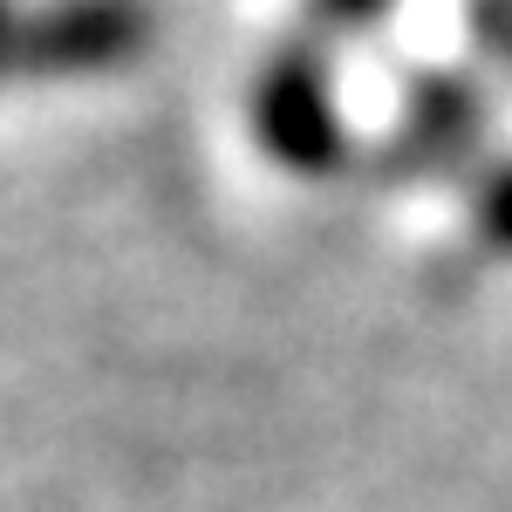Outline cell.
<instances>
[{"label":"cell","instance_id":"1","mask_svg":"<svg viewBox=\"0 0 512 512\" xmlns=\"http://www.w3.org/2000/svg\"><path fill=\"white\" fill-rule=\"evenodd\" d=\"M151 35V21L130 7V0H62L48 7L35 28H21L14 48L28 69H55V76H76V69H117L130 62Z\"/></svg>","mask_w":512,"mask_h":512},{"label":"cell","instance_id":"2","mask_svg":"<svg viewBox=\"0 0 512 512\" xmlns=\"http://www.w3.org/2000/svg\"><path fill=\"white\" fill-rule=\"evenodd\" d=\"M260 144L294 171H321L342 151V123L328 103V76L308 55H280L260 82Z\"/></svg>","mask_w":512,"mask_h":512},{"label":"cell","instance_id":"5","mask_svg":"<svg viewBox=\"0 0 512 512\" xmlns=\"http://www.w3.org/2000/svg\"><path fill=\"white\" fill-rule=\"evenodd\" d=\"M342 21H369V14H383V0H328Z\"/></svg>","mask_w":512,"mask_h":512},{"label":"cell","instance_id":"4","mask_svg":"<svg viewBox=\"0 0 512 512\" xmlns=\"http://www.w3.org/2000/svg\"><path fill=\"white\" fill-rule=\"evenodd\" d=\"M478 233L492 239L499 253H512V164L478 185Z\"/></svg>","mask_w":512,"mask_h":512},{"label":"cell","instance_id":"3","mask_svg":"<svg viewBox=\"0 0 512 512\" xmlns=\"http://www.w3.org/2000/svg\"><path fill=\"white\" fill-rule=\"evenodd\" d=\"M472 96L458 89V82H431L424 96H417V110H410V130H417V144L424 151H451V144H465L472 137Z\"/></svg>","mask_w":512,"mask_h":512},{"label":"cell","instance_id":"6","mask_svg":"<svg viewBox=\"0 0 512 512\" xmlns=\"http://www.w3.org/2000/svg\"><path fill=\"white\" fill-rule=\"evenodd\" d=\"M492 35H499V41H512V14H492Z\"/></svg>","mask_w":512,"mask_h":512},{"label":"cell","instance_id":"7","mask_svg":"<svg viewBox=\"0 0 512 512\" xmlns=\"http://www.w3.org/2000/svg\"><path fill=\"white\" fill-rule=\"evenodd\" d=\"M0 41H7V35H0Z\"/></svg>","mask_w":512,"mask_h":512}]
</instances>
